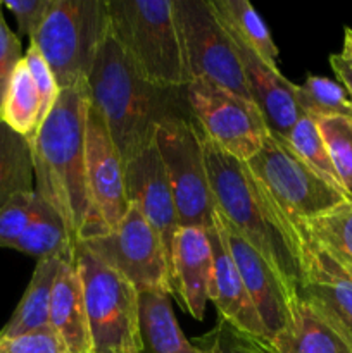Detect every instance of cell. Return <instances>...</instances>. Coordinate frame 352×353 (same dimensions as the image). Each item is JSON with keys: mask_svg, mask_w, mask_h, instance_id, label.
I'll list each match as a JSON object with an SVG mask.
<instances>
[{"mask_svg": "<svg viewBox=\"0 0 352 353\" xmlns=\"http://www.w3.org/2000/svg\"><path fill=\"white\" fill-rule=\"evenodd\" d=\"M207 234L213 248V279H211L209 300L219 312L221 321L248 336L271 343L216 224L207 230Z\"/></svg>", "mask_w": 352, "mask_h": 353, "instance_id": "obj_18", "label": "cell"}, {"mask_svg": "<svg viewBox=\"0 0 352 353\" xmlns=\"http://www.w3.org/2000/svg\"><path fill=\"white\" fill-rule=\"evenodd\" d=\"M299 238L302 264L299 296L352 341V274L306 234L299 233Z\"/></svg>", "mask_w": 352, "mask_h": 353, "instance_id": "obj_14", "label": "cell"}, {"mask_svg": "<svg viewBox=\"0 0 352 353\" xmlns=\"http://www.w3.org/2000/svg\"><path fill=\"white\" fill-rule=\"evenodd\" d=\"M79 245L130 281L138 293H173L168 255L161 238L133 203L116 230L88 238Z\"/></svg>", "mask_w": 352, "mask_h": 353, "instance_id": "obj_10", "label": "cell"}, {"mask_svg": "<svg viewBox=\"0 0 352 353\" xmlns=\"http://www.w3.org/2000/svg\"><path fill=\"white\" fill-rule=\"evenodd\" d=\"M90 103L104 117L123 162H130L155 141L162 123L192 119L185 88H166L147 81L107 33L88 78Z\"/></svg>", "mask_w": 352, "mask_h": 353, "instance_id": "obj_2", "label": "cell"}, {"mask_svg": "<svg viewBox=\"0 0 352 353\" xmlns=\"http://www.w3.org/2000/svg\"><path fill=\"white\" fill-rule=\"evenodd\" d=\"M195 121V119H193ZM202 141L214 205L221 216L269 262L293 293L302 281L300 238L248 165L213 143L195 123Z\"/></svg>", "mask_w": 352, "mask_h": 353, "instance_id": "obj_3", "label": "cell"}, {"mask_svg": "<svg viewBox=\"0 0 352 353\" xmlns=\"http://www.w3.org/2000/svg\"><path fill=\"white\" fill-rule=\"evenodd\" d=\"M213 279V248L202 228H179L171 254V288L183 309L204 319Z\"/></svg>", "mask_w": 352, "mask_h": 353, "instance_id": "obj_17", "label": "cell"}, {"mask_svg": "<svg viewBox=\"0 0 352 353\" xmlns=\"http://www.w3.org/2000/svg\"><path fill=\"white\" fill-rule=\"evenodd\" d=\"M0 121L16 133L26 137L30 141L33 140L41 121H43L40 95H38L37 86L24 64V59L16 68L9 83Z\"/></svg>", "mask_w": 352, "mask_h": 353, "instance_id": "obj_27", "label": "cell"}, {"mask_svg": "<svg viewBox=\"0 0 352 353\" xmlns=\"http://www.w3.org/2000/svg\"><path fill=\"white\" fill-rule=\"evenodd\" d=\"M317 130L326 145L333 168L345 188L352 193V119L344 116L317 117Z\"/></svg>", "mask_w": 352, "mask_h": 353, "instance_id": "obj_30", "label": "cell"}, {"mask_svg": "<svg viewBox=\"0 0 352 353\" xmlns=\"http://www.w3.org/2000/svg\"><path fill=\"white\" fill-rule=\"evenodd\" d=\"M61 265L62 261L59 259L38 261L30 285L24 290L19 305L0 331V338L21 336L50 327V300Z\"/></svg>", "mask_w": 352, "mask_h": 353, "instance_id": "obj_22", "label": "cell"}, {"mask_svg": "<svg viewBox=\"0 0 352 353\" xmlns=\"http://www.w3.org/2000/svg\"><path fill=\"white\" fill-rule=\"evenodd\" d=\"M295 99L304 116L313 119L333 116L352 119V100L347 90L330 78L309 74L302 85H295Z\"/></svg>", "mask_w": 352, "mask_h": 353, "instance_id": "obj_28", "label": "cell"}, {"mask_svg": "<svg viewBox=\"0 0 352 353\" xmlns=\"http://www.w3.org/2000/svg\"><path fill=\"white\" fill-rule=\"evenodd\" d=\"M173 12L190 81L207 79L252 102L237 48L209 0H173Z\"/></svg>", "mask_w": 352, "mask_h": 353, "instance_id": "obj_9", "label": "cell"}, {"mask_svg": "<svg viewBox=\"0 0 352 353\" xmlns=\"http://www.w3.org/2000/svg\"><path fill=\"white\" fill-rule=\"evenodd\" d=\"M226 30V28H224ZM238 52L248 93L269 133L289 140L297 121L304 116L295 99V85L278 68L262 61L254 50L226 30Z\"/></svg>", "mask_w": 352, "mask_h": 353, "instance_id": "obj_16", "label": "cell"}, {"mask_svg": "<svg viewBox=\"0 0 352 353\" xmlns=\"http://www.w3.org/2000/svg\"><path fill=\"white\" fill-rule=\"evenodd\" d=\"M50 327L69 353H92L85 296L75 262H62L50 300Z\"/></svg>", "mask_w": 352, "mask_h": 353, "instance_id": "obj_19", "label": "cell"}, {"mask_svg": "<svg viewBox=\"0 0 352 353\" xmlns=\"http://www.w3.org/2000/svg\"><path fill=\"white\" fill-rule=\"evenodd\" d=\"M33 192L35 169L30 140L0 121V209L16 195Z\"/></svg>", "mask_w": 352, "mask_h": 353, "instance_id": "obj_25", "label": "cell"}, {"mask_svg": "<svg viewBox=\"0 0 352 353\" xmlns=\"http://www.w3.org/2000/svg\"><path fill=\"white\" fill-rule=\"evenodd\" d=\"M344 33V48H342L340 55L345 61L352 62V28H345Z\"/></svg>", "mask_w": 352, "mask_h": 353, "instance_id": "obj_38", "label": "cell"}, {"mask_svg": "<svg viewBox=\"0 0 352 353\" xmlns=\"http://www.w3.org/2000/svg\"><path fill=\"white\" fill-rule=\"evenodd\" d=\"M271 345L278 353H352V341L300 296L292 324L273 338Z\"/></svg>", "mask_w": 352, "mask_h": 353, "instance_id": "obj_20", "label": "cell"}, {"mask_svg": "<svg viewBox=\"0 0 352 353\" xmlns=\"http://www.w3.org/2000/svg\"><path fill=\"white\" fill-rule=\"evenodd\" d=\"M35 203L33 193H21L0 209V248H12L31 219Z\"/></svg>", "mask_w": 352, "mask_h": 353, "instance_id": "obj_32", "label": "cell"}, {"mask_svg": "<svg viewBox=\"0 0 352 353\" xmlns=\"http://www.w3.org/2000/svg\"><path fill=\"white\" fill-rule=\"evenodd\" d=\"M24 64H26L31 79H33L35 86L38 90L41 103V117L45 119V116L50 112L52 105L57 100V95L61 90H59L54 72L48 68L47 61H45L43 55L40 54V50L33 43H30V47L24 52Z\"/></svg>", "mask_w": 352, "mask_h": 353, "instance_id": "obj_33", "label": "cell"}, {"mask_svg": "<svg viewBox=\"0 0 352 353\" xmlns=\"http://www.w3.org/2000/svg\"><path fill=\"white\" fill-rule=\"evenodd\" d=\"M92 353H144L140 293L83 245L76 248Z\"/></svg>", "mask_w": 352, "mask_h": 353, "instance_id": "obj_6", "label": "cell"}, {"mask_svg": "<svg viewBox=\"0 0 352 353\" xmlns=\"http://www.w3.org/2000/svg\"><path fill=\"white\" fill-rule=\"evenodd\" d=\"M155 147L164 164L179 228L211 230L216 224V205L193 117L162 123L155 131Z\"/></svg>", "mask_w": 352, "mask_h": 353, "instance_id": "obj_8", "label": "cell"}, {"mask_svg": "<svg viewBox=\"0 0 352 353\" xmlns=\"http://www.w3.org/2000/svg\"><path fill=\"white\" fill-rule=\"evenodd\" d=\"M52 0H6L2 6L14 14L21 37H33L37 28L43 21Z\"/></svg>", "mask_w": 352, "mask_h": 353, "instance_id": "obj_36", "label": "cell"}, {"mask_svg": "<svg viewBox=\"0 0 352 353\" xmlns=\"http://www.w3.org/2000/svg\"><path fill=\"white\" fill-rule=\"evenodd\" d=\"M186 99L192 117L216 147L242 162L257 154L269 131L254 102L207 79H192Z\"/></svg>", "mask_w": 352, "mask_h": 353, "instance_id": "obj_11", "label": "cell"}, {"mask_svg": "<svg viewBox=\"0 0 352 353\" xmlns=\"http://www.w3.org/2000/svg\"><path fill=\"white\" fill-rule=\"evenodd\" d=\"M290 147L295 150V154L313 169L316 174H320L328 185L333 186L335 190L342 193L344 196H347L349 200H352V193L349 192L344 186V183L338 178L337 171L333 168V162H331L330 155H328L326 145H324L323 138H321L320 130H317V124L313 117L302 116L293 126L292 133H290L289 140Z\"/></svg>", "mask_w": 352, "mask_h": 353, "instance_id": "obj_29", "label": "cell"}, {"mask_svg": "<svg viewBox=\"0 0 352 353\" xmlns=\"http://www.w3.org/2000/svg\"><path fill=\"white\" fill-rule=\"evenodd\" d=\"M138 303L144 353H204L183 334L169 303V293L141 292Z\"/></svg>", "mask_w": 352, "mask_h": 353, "instance_id": "obj_23", "label": "cell"}, {"mask_svg": "<svg viewBox=\"0 0 352 353\" xmlns=\"http://www.w3.org/2000/svg\"><path fill=\"white\" fill-rule=\"evenodd\" d=\"M245 164L293 226L349 200L316 174L285 138L273 133L266 134L257 154Z\"/></svg>", "mask_w": 352, "mask_h": 353, "instance_id": "obj_7", "label": "cell"}, {"mask_svg": "<svg viewBox=\"0 0 352 353\" xmlns=\"http://www.w3.org/2000/svg\"><path fill=\"white\" fill-rule=\"evenodd\" d=\"M86 183L93 209L107 231L119 226L130 209L124 162L99 110L88 103L85 130Z\"/></svg>", "mask_w": 352, "mask_h": 353, "instance_id": "obj_13", "label": "cell"}, {"mask_svg": "<svg viewBox=\"0 0 352 353\" xmlns=\"http://www.w3.org/2000/svg\"><path fill=\"white\" fill-rule=\"evenodd\" d=\"M0 353H69L61 338L48 330L33 331L14 338H0Z\"/></svg>", "mask_w": 352, "mask_h": 353, "instance_id": "obj_35", "label": "cell"}, {"mask_svg": "<svg viewBox=\"0 0 352 353\" xmlns=\"http://www.w3.org/2000/svg\"><path fill=\"white\" fill-rule=\"evenodd\" d=\"M330 65L333 72L337 74L338 83L347 90L349 97L352 100V62L345 61L340 54H331L330 55Z\"/></svg>", "mask_w": 352, "mask_h": 353, "instance_id": "obj_37", "label": "cell"}, {"mask_svg": "<svg viewBox=\"0 0 352 353\" xmlns=\"http://www.w3.org/2000/svg\"><path fill=\"white\" fill-rule=\"evenodd\" d=\"M23 59V45H21L19 37L10 30L2 9H0V114H2L3 100H6L10 79Z\"/></svg>", "mask_w": 352, "mask_h": 353, "instance_id": "obj_34", "label": "cell"}, {"mask_svg": "<svg viewBox=\"0 0 352 353\" xmlns=\"http://www.w3.org/2000/svg\"><path fill=\"white\" fill-rule=\"evenodd\" d=\"M107 10L110 34L147 81L188 86L173 0H107Z\"/></svg>", "mask_w": 352, "mask_h": 353, "instance_id": "obj_4", "label": "cell"}, {"mask_svg": "<svg viewBox=\"0 0 352 353\" xmlns=\"http://www.w3.org/2000/svg\"><path fill=\"white\" fill-rule=\"evenodd\" d=\"M352 274V200L295 226Z\"/></svg>", "mask_w": 352, "mask_h": 353, "instance_id": "obj_26", "label": "cell"}, {"mask_svg": "<svg viewBox=\"0 0 352 353\" xmlns=\"http://www.w3.org/2000/svg\"><path fill=\"white\" fill-rule=\"evenodd\" d=\"M107 33V0H52L30 43L43 55L59 90H64L86 83Z\"/></svg>", "mask_w": 352, "mask_h": 353, "instance_id": "obj_5", "label": "cell"}, {"mask_svg": "<svg viewBox=\"0 0 352 353\" xmlns=\"http://www.w3.org/2000/svg\"><path fill=\"white\" fill-rule=\"evenodd\" d=\"M86 83L59 92L50 112L33 137L35 192L61 216L78 247L88 238L107 233L93 209L86 183L85 130L88 112Z\"/></svg>", "mask_w": 352, "mask_h": 353, "instance_id": "obj_1", "label": "cell"}, {"mask_svg": "<svg viewBox=\"0 0 352 353\" xmlns=\"http://www.w3.org/2000/svg\"><path fill=\"white\" fill-rule=\"evenodd\" d=\"M124 171H126L128 200L138 207L147 223L161 238L162 247L168 255L169 276H171L173 243L179 230V221L155 141L137 157L126 162Z\"/></svg>", "mask_w": 352, "mask_h": 353, "instance_id": "obj_15", "label": "cell"}, {"mask_svg": "<svg viewBox=\"0 0 352 353\" xmlns=\"http://www.w3.org/2000/svg\"><path fill=\"white\" fill-rule=\"evenodd\" d=\"M195 343L204 353H278L269 341L248 336L221 319L209 334Z\"/></svg>", "mask_w": 352, "mask_h": 353, "instance_id": "obj_31", "label": "cell"}, {"mask_svg": "<svg viewBox=\"0 0 352 353\" xmlns=\"http://www.w3.org/2000/svg\"><path fill=\"white\" fill-rule=\"evenodd\" d=\"M76 245L69 236L61 216L35 192V203L31 219L12 250L26 254L30 257L59 259L62 262L76 261Z\"/></svg>", "mask_w": 352, "mask_h": 353, "instance_id": "obj_21", "label": "cell"}, {"mask_svg": "<svg viewBox=\"0 0 352 353\" xmlns=\"http://www.w3.org/2000/svg\"><path fill=\"white\" fill-rule=\"evenodd\" d=\"M216 228L237 265L245 290L261 317L269 340L292 324L299 295L286 286L269 262L216 210Z\"/></svg>", "mask_w": 352, "mask_h": 353, "instance_id": "obj_12", "label": "cell"}, {"mask_svg": "<svg viewBox=\"0 0 352 353\" xmlns=\"http://www.w3.org/2000/svg\"><path fill=\"white\" fill-rule=\"evenodd\" d=\"M209 2L217 19L230 33L244 41L262 61L278 68L276 65L280 54L278 47L273 41L271 33L262 17L248 0H209Z\"/></svg>", "mask_w": 352, "mask_h": 353, "instance_id": "obj_24", "label": "cell"}]
</instances>
